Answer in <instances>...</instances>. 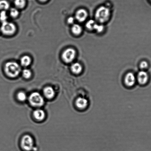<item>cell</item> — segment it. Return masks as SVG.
I'll list each match as a JSON object with an SVG mask.
<instances>
[{"instance_id":"1","label":"cell","mask_w":151,"mask_h":151,"mask_svg":"<svg viewBox=\"0 0 151 151\" xmlns=\"http://www.w3.org/2000/svg\"><path fill=\"white\" fill-rule=\"evenodd\" d=\"M6 74L10 77L15 78L20 74L21 71L20 66L17 63L11 61L7 63L5 66Z\"/></svg>"},{"instance_id":"2","label":"cell","mask_w":151,"mask_h":151,"mask_svg":"<svg viewBox=\"0 0 151 151\" xmlns=\"http://www.w3.org/2000/svg\"><path fill=\"white\" fill-rule=\"evenodd\" d=\"M110 12L106 7L101 6L97 10L95 13V18L97 20L101 23H105L109 18Z\"/></svg>"},{"instance_id":"3","label":"cell","mask_w":151,"mask_h":151,"mask_svg":"<svg viewBox=\"0 0 151 151\" xmlns=\"http://www.w3.org/2000/svg\"><path fill=\"white\" fill-rule=\"evenodd\" d=\"M29 100L30 104L34 107L42 106L45 103L43 97L37 92L32 93L29 97Z\"/></svg>"},{"instance_id":"4","label":"cell","mask_w":151,"mask_h":151,"mask_svg":"<svg viewBox=\"0 0 151 151\" xmlns=\"http://www.w3.org/2000/svg\"><path fill=\"white\" fill-rule=\"evenodd\" d=\"M17 28L14 23L7 21L2 23L1 27V32L7 36H11L15 33Z\"/></svg>"},{"instance_id":"5","label":"cell","mask_w":151,"mask_h":151,"mask_svg":"<svg viewBox=\"0 0 151 151\" xmlns=\"http://www.w3.org/2000/svg\"><path fill=\"white\" fill-rule=\"evenodd\" d=\"M21 146L25 150L29 151L33 149L34 141L31 136L29 135L23 136L21 140Z\"/></svg>"},{"instance_id":"6","label":"cell","mask_w":151,"mask_h":151,"mask_svg":"<svg viewBox=\"0 0 151 151\" xmlns=\"http://www.w3.org/2000/svg\"><path fill=\"white\" fill-rule=\"evenodd\" d=\"M76 52L75 50L68 48L65 50L62 54V58L64 62L70 63L74 60L75 58Z\"/></svg>"},{"instance_id":"7","label":"cell","mask_w":151,"mask_h":151,"mask_svg":"<svg viewBox=\"0 0 151 151\" xmlns=\"http://www.w3.org/2000/svg\"><path fill=\"white\" fill-rule=\"evenodd\" d=\"M136 80L134 75L132 73H129L126 75L124 78V83L126 86L131 87L134 85Z\"/></svg>"},{"instance_id":"8","label":"cell","mask_w":151,"mask_h":151,"mask_svg":"<svg viewBox=\"0 0 151 151\" xmlns=\"http://www.w3.org/2000/svg\"><path fill=\"white\" fill-rule=\"evenodd\" d=\"M88 14L86 10L83 9L79 10L76 14V18L79 22L84 21L87 18Z\"/></svg>"},{"instance_id":"9","label":"cell","mask_w":151,"mask_h":151,"mask_svg":"<svg viewBox=\"0 0 151 151\" xmlns=\"http://www.w3.org/2000/svg\"><path fill=\"white\" fill-rule=\"evenodd\" d=\"M148 78H149L148 75L146 72L141 71L137 75V81L140 84H145L147 82Z\"/></svg>"},{"instance_id":"10","label":"cell","mask_w":151,"mask_h":151,"mask_svg":"<svg viewBox=\"0 0 151 151\" xmlns=\"http://www.w3.org/2000/svg\"><path fill=\"white\" fill-rule=\"evenodd\" d=\"M76 106L79 109H84L87 107L88 101L86 98L80 97L78 98L76 102Z\"/></svg>"},{"instance_id":"11","label":"cell","mask_w":151,"mask_h":151,"mask_svg":"<svg viewBox=\"0 0 151 151\" xmlns=\"http://www.w3.org/2000/svg\"><path fill=\"white\" fill-rule=\"evenodd\" d=\"M43 93L45 96L48 99H51L55 96V92L53 88L51 86H47L44 89Z\"/></svg>"},{"instance_id":"12","label":"cell","mask_w":151,"mask_h":151,"mask_svg":"<svg viewBox=\"0 0 151 151\" xmlns=\"http://www.w3.org/2000/svg\"><path fill=\"white\" fill-rule=\"evenodd\" d=\"M33 115L36 120L39 121H42L45 118V113L42 110L38 109L34 112Z\"/></svg>"},{"instance_id":"13","label":"cell","mask_w":151,"mask_h":151,"mask_svg":"<svg viewBox=\"0 0 151 151\" xmlns=\"http://www.w3.org/2000/svg\"><path fill=\"white\" fill-rule=\"evenodd\" d=\"M71 69L72 72L76 74H80L83 69L81 65L77 63L73 64L71 66Z\"/></svg>"},{"instance_id":"14","label":"cell","mask_w":151,"mask_h":151,"mask_svg":"<svg viewBox=\"0 0 151 151\" xmlns=\"http://www.w3.org/2000/svg\"><path fill=\"white\" fill-rule=\"evenodd\" d=\"M31 63V59L28 55H25L21 58L20 63L23 67H27L30 65Z\"/></svg>"},{"instance_id":"15","label":"cell","mask_w":151,"mask_h":151,"mask_svg":"<svg viewBox=\"0 0 151 151\" xmlns=\"http://www.w3.org/2000/svg\"><path fill=\"white\" fill-rule=\"evenodd\" d=\"M82 29L81 26L78 24H75L72 27V31L74 35H80L82 32Z\"/></svg>"},{"instance_id":"16","label":"cell","mask_w":151,"mask_h":151,"mask_svg":"<svg viewBox=\"0 0 151 151\" xmlns=\"http://www.w3.org/2000/svg\"><path fill=\"white\" fill-rule=\"evenodd\" d=\"M10 5L6 0H0V10L6 11L9 8Z\"/></svg>"},{"instance_id":"17","label":"cell","mask_w":151,"mask_h":151,"mask_svg":"<svg viewBox=\"0 0 151 151\" xmlns=\"http://www.w3.org/2000/svg\"><path fill=\"white\" fill-rule=\"evenodd\" d=\"M14 4L17 8L22 9L26 5V0H14Z\"/></svg>"},{"instance_id":"18","label":"cell","mask_w":151,"mask_h":151,"mask_svg":"<svg viewBox=\"0 0 151 151\" xmlns=\"http://www.w3.org/2000/svg\"><path fill=\"white\" fill-rule=\"evenodd\" d=\"M17 99L20 101L23 102L27 99V96L26 93L23 92H19L17 95Z\"/></svg>"},{"instance_id":"19","label":"cell","mask_w":151,"mask_h":151,"mask_svg":"<svg viewBox=\"0 0 151 151\" xmlns=\"http://www.w3.org/2000/svg\"><path fill=\"white\" fill-rule=\"evenodd\" d=\"M96 23H95L94 20H89L86 23V26L88 29L90 30H94L95 26Z\"/></svg>"},{"instance_id":"20","label":"cell","mask_w":151,"mask_h":151,"mask_svg":"<svg viewBox=\"0 0 151 151\" xmlns=\"http://www.w3.org/2000/svg\"><path fill=\"white\" fill-rule=\"evenodd\" d=\"M32 72L30 70L25 69L22 71V76L23 77L26 79L30 78L32 76Z\"/></svg>"},{"instance_id":"21","label":"cell","mask_w":151,"mask_h":151,"mask_svg":"<svg viewBox=\"0 0 151 151\" xmlns=\"http://www.w3.org/2000/svg\"><path fill=\"white\" fill-rule=\"evenodd\" d=\"M7 19H8V16H7L6 12L5 11H2L0 13V21L2 22V23L4 22L7 21Z\"/></svg>"},{"instance_id":"22","label":"cell","mask_w":151,"mask_h":151,"mask_svg":"<svg viewBox=\"0 0 151 151\" xmlns=\"http://www.w3.org/2000/svg\"><path fill=\"white\" fill-rule=\"evenodd\" d=\"M10 14L12 17H13V18H16V17H18L19 15V11L17 9L12 8L10 10Z\"/></svg>"},{"instance_id":"23","label":"cell","mask_w":151,"mask_h":151,"mask_svg":"<svg viewBox=\"0 0 151 151\" xmlns=\"http://www.w3.org/2000/svg\"><path fill=\"white\" fill-rule=\"evenodd\" d=\"M104 28V26L102 25H99L97 24H95L94 30H95L98 32H101L103 31Z\"/></svg>"},{"instance_id":"24","label":"cell","mask_w":151,"mask_h":151,"mask_svg":"<svg viewBox=\"0 0 151 151\" xmlns=\"http://www.w3.org/2000/svg\"><path fill=\"white\" fill-rule=\"evenodd\" d=\"M148 64L146 61H142L140 64V66L141 68L142 69L146 68L148 67Z\"/></svg>"},{"instance_id":"25","label":"cell","mask_w":151,"mask_h":151,"mask_svg":"<svg viewBox=\"0 0 151 151\" xmlns=\"http://www.w3.org/2000/svg\"><path fill=\"white\" fill-rule=\"evenodd\" d=\"M74 22V17H69L67 20V22L70 24H73Z\"/></svg>"},{"instance_id":"26","label":"cell","mask_w":151,"mask_h":151,"mask_svg":"<svg viewBox=\"0 0 151 151\" xmlns=\"http://www.w3.org/2000/svg\"><path fill=\"white\" fill-rule=\"evenodd\" d=\"M39 1H40L41 2H45L47 1V0H39Z\"/></svg>"}]
</instances>
